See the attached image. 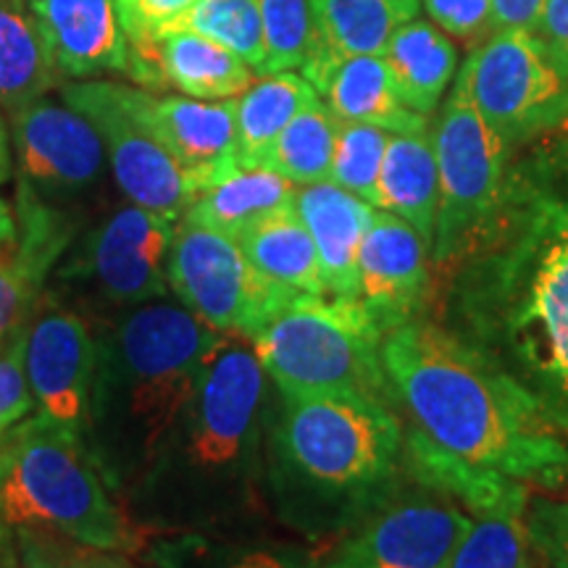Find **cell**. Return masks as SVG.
Masks as SVG:
<instances>
[{
  "label": "cell",
  "mask_w": 568,
  "mask_h": 568,
  "mask_svg": "<svg viewBox=\"0 0 568 568\" xmlns=\"http://www.w3.org/2000/svg\"><path fill=\"white\" fill-rule=\"evenodd\" d=\"M389 397L432 443L521 485L564 487L568 439L535 397L443 326L414 322L382 337Z\"/></svg>",
  "instance_id": "1"
},
{
  "label": "cell",
  "mask_w": 568,
  "mask_h": 568,
  "mask_svg": "<svg viewBox=\"0 0 568 568\" xmlns=\"http://www.w3.org/2000/svg\"><path fill=\"white\" fill-rule=\"evenodd\" d=\"M471 253L453 293L456 335L514 376L568 439V201L539 197Z\"/></svg>",
  "instance_id": "2"
},
{
  "label": "cell",
  "mask_w": 568,
  "mask_h": 568,
  "mask_svg": "<svg viewBox=\"0 0 568 568\" xmlns=\"http://www.w3.org/2000/svg\"><path fill=\"white\" fill-rule=\"evenodd\" d=\"M224 337L169 295L119 314L98 345L88 435L98 466L126 479L161 458L205 358Z\"/></svg>",
  "instance_id": "3"
},
{
  "label": "cell",
  "mask_w": 568,
  "mask_h": 568,
  "mask_svg": "<svg viewBox=\"0 0 568 568\" xmlns=\"http://www.w3.org/2000/svg\"><path fill=\"white\" fill-rule=\"evenodd\" d=\"M98 468L74 432L42 416L13 426L0 443V521L55 531L90 550H132L138 535Z\"/></svg>",
  "instance_id": "4"
},
{
  "label": "cell",
  "mask_w": 568,
  "mask_h": 568,
  "mask_svg": "<svg viewBox=\"0 0 568 568\" xmlns=\"http://www.w3.org/2000/svg\"><path fill=\"white\" fill-rule=\"evenodd\" d=\"M276 443L287 466L329 497L366 500L400 468L403 429L387 400L361 393L282 395Z\"/></svg>",
  "instance_id": "5"
},
{
  "label": "cell",
  "mask_w": 568,
  "mask_h": 568,
  "mask_svg": "<svg viewBox=\"0 0 568 568\" xmlns=\"http://www.w3.org/2000/svg\"><path fill=\"white\" fill-rule=\"evenodd\" d=\"M382 337L355 297L295 295L251 345L282 395L361 393L389 403Z\"/></svg>",
  "instance_id": "6"
},
{
  "label": "cell",
  "mask_w": 568,
  "mask_h": 568,
  "mask_svg": "<svg viewBox=\"0 0 568 568\" xmlns=\"http://www.w3.org/2000/svg\"><path fill=\"white\" fill-rule=\"evenodd\" d=\"M432 142L439 174L432 261L447 266L479 245L500 211L508 145L477 111L460 77L447 95Z\"/></svg>",
  "instance_id": "7"
},
{
  "label": "cell",
  "mask_w": 568,
  "mask_h": 568,
  "mask_svg": "<svg viewBox=\"0 0 568 568\" xmlns=\"http://www.w3.org/2000/svg\"><path fill=\"white\" fill-rule=\"evenodd\" d=\"M169 290L211 329L245 343L297 295L255 272L237 240L184 219L169 255Z\"/></svg>",
  "instance_id": "8"
},
{
  "label": "cell",
  "mask_w": 568,
  "mask_h": 568,
  "mask_svg": "<svg viewBox=\"0 0 568 568\" xmlns=\"http://www.w3.org/2000/svg\"><path fill=\"white\" fill-rule=\"evenodd\" d=\"M63 103L80 111L101 134L116 184L134 205L180 222L197 190L169 155L148 119L151 92L119 82H77L61 88Z\"/></svg>",
  "instance_id": "9"
},
{
  "label": "cell",
  "mask_w": 568,
  "mask_h": 568,
  "mask_svg": "<svg viewBox=\"0 0 568 568\" xmlns=\"http://www.w3.org/2000/svg\"><path fill=\"white\" fill-rule=\"evenodd\" d=\"M458 77L506 145L556 130L568 119V77L535 32H493L468 55Z\"/></svg>",
  "instance_id": "10"
},
{
  "label": "cell",
  "mask_w": 568,
  "mask_h": 568,
  "mask_svg": "<svg viewBox=\"0 0 568 568\" xmlns=\"http://www.w3.org/2000/svg\"><path fill=\"white\" fill-rule=\"evenodd\" d=\"M176 222L159 213L124 205L90 234L80 258L67 274H77L95 290L98 297L116 308L166 297L169 255H172Z\"/></svg>",
  "instance_id": "11"
},
{
  "label": "cell",
  "mask_w": 568,
  "mask_h": 568,
  "mask_svg": "<svg viewBox=\"0 0 568 568\" xmlns=\"http://www.w3.org/2000/svg\"><path fill=\"white\" fill-rule=\"evenodd\" d=\"M245 339L224 337L205 358L195 393L184 408L187 458L197 468L237 460L264 395V366Z\"/></svg>",
  "instance_id": "12"
},
{
  "label": "cell",
  "mask_w": 568,
  "mask_h": 568,
  "mask_svg": "<svg viewBox=\"0 0 568 568\" xmlns=\"http://www.w3.org/2000/svg\"><path fill=\"white\" fill-rule=\"evenodd\" d=\"M24 368L38 416L88 443L98 343L82 316L67 308L42 311L27 324Z\"/></svg>",
  "instance_id": "13"
},
{
  "label": "cell",
  "mask_w": 568,
  "mask_h": 568,
  "mask_svg": "<svg viewBox=\"0 0 568 568\" xmlns=\"http://www.w3.org/2000/svg\"><path fill=\"white\" fill-rule=\"evenodd\" d=\"M19 176L34 195H74L103 172L101 134L71 105L45 95L9 111Z\"/></svg>",
  "instance_id": "14"
},
{
  "label": "cell",
  "mask_w": 568,
  "mask_h": 568,
  "mask_svg": "<svg viewBox=\"0 0 568 568\" xmlns=\"http://www.w3.org/2000/svg\"><path fill=\"white\" fill-rule=\"evenodd\" d=\"M471 524L447 503L408 497L368 516L316 568H445Z\"/></svg>",
  "instance_id": "15"
},
{
  "label": "cell",
  "mask_w": 568,
  "mask_h": 568,
  "mask_svg": "<svg viewBox=\"0 0 568 568\" xmlns=\"http://www.w3.org/2000/svg\"><path fill=\"white\" fill-rule=\"evenodd\" d=\"M429 245L395 213L374 211L358 251V301L382 335L418 318L429 297Z\"/></svg>",
  "instance_id": "16"
},
{
  "label": "cell",
  "mask_w": 568,
  "mask_h": 568,
  "mask_svg": "<svg viewBox=\"0 0 568 568\" xmlns=\"http://www.w3.org/2000/svg\"><path fill=\"white\" fill-rule=\"evenodd\" d=\"M148 119L197 195L224 180L237 163V111L230 101L148 95Z\"/></svg>",
  "instance_id": "17"
},
{
  "label": "cell",
  "mask_w": 568,
  "mask_h": 568,
  "mask_svg": "<svg viewBox=\"0 0 568 568\" xmlns=\"http://www.w3.org/2000/svg\"><path fill=\"white\" fill-rule=\"evenodd\" d=\"M63 80L126 74L116 0H27Z\"/></svg>",
  "instance_id": "18"
},
{
  "label": "cell",
  "mask_w": 568,
  "mask_h": 568,
  "mask_svg": "<svg viewBox=\"0 0 568 568\" xmlns=\"http://www.w3.org/2000/svg\"><path fill=\"white\" fill-rule=\"evenodd\" d=\"M17 224V240L0 247V339L30 322L42 284L69 240L61 213L27 187H21Z\"/></svg>",
  "instance_id": "19"
},
{
  "label": "cell",
  "mask_w": 568,
  "mask_h": 568,
  "mask_svg": "<svg viewBox=\"0 0 568 568\" xmlns=\"http://www.w3.org/2000/svg\"><path fill=\"white\" fill-rule=\"evenodd\" d=\"M295 211L314 237L326 295L358 301V251L374 219V205L332 180L295 190Z\"/></svg>",
  "instance_id": "20"
},
{
  "label": "cell",
  "mask_w": 568,
  "mask_h": 568,
  "mask_svg": "<svg viewBox=\"0 0 568 568\" xmlns=\"http://www.w3.org/2000/svg\"><path fill=\"white\" fill-rule=\"evenodd\" d=\"M418 11L422 0H311L314 42L301 74L308 80L335 61L382 55L393 34Z\"/></svg>",
  "instance_id": "21"
},
{
  "label": "cell",
  "mask_w": 568,
  "mask_h": 568,
  "mask_svg": "<svg viewBox=\"0 0 568 568\" xmlns=\"http://www.w3.org/2000/svg\"><path fill=\"white\" fill-rule=\"evenodd\" d=\"M337 122L374 124L387 132H422L426 116L410 111L397 95L395 80L382 55H353L308 77Z\"/></svg>",
  "instance_id": "22"
},
{
  "label": "cell",
  "mask_w": 568,
  "mask_h": 568,
  "mask_svg": "<svg viewBox=\"0 0 568 568\" xmlns=\"http://www.w3.org/2000/svg\"><path fill=\"white\" fill-rule=\"evenodd\" d=\"M400 460L416 481L450 497H458L477 516L529 508L527 485L495 471V468H481L471 460L456 456V453L445 450L443 445L432 443L418 429L408 432Z\"/></svg>",
  "instance_id": "23"
},
{
  "label": "cell",
  "mask_w": 568,
  "mask_h": 568,
  "mask_svg": "<svg viewBox=\"0 0 568 568\" xmlns=\"http://www.w3.org/2000/svg\"><path fill=\"white\" fill-rule=\"evenodd\" d=\"M439 209V174L432 132H393L379 172V211L395 213L432 247Z\"/></svg>",
  "instance_id": "24"
},
{
  "label": "cell",
  "mask_w": 568,
  "mask_h": 568,
  "mask_svg": "<svg viewBox=\"0 0 568 568\" xmlns=\"http://www.w3.org/2000/svg\"><path fill=\"white\" fill-rule=\"evenodd\" d=\"M255 272L276 287L297 295H326L314 237L305 230L295 205L255 222L237 237Z\"/></svg>",
  "instance_id": "25"
},
{
  "label": "cell",
  "mask_w": 568,
  "mask_h": 568,
  "mask_svg": "<svg viewBox=\"0 0 568 568\" xmlns=\"http://www.w3.org/2000/svg\"><path fill=\"white\" fill-rule=\"evenodd\" d=\"M382 59L387 61L400 101L422 116L437 109L458 71V51L450 34L418 17L393 34Z\"/></svg>",
  "instance_id": "26"
},
{
  "label": "cell",
  "mask_w": 568,
  "mask_h": 568,
  "mask_svg": "<svg viewBox=\"0 0 568 568\" xmlns=\"http://www.w3.org/2000/svg\"><path fill=\"white\" fill-rule=\"evenodd\" d=\"M295 184L261 166H237L211 184L184 213V222L216 230L237 240L268 213L295 205Z\"/></svg>",
  "instance_id": "27"
},
{
  "label": "cell",
  "mask_w": 568,
  "mask_h": 568,
  "mask_svg": "<svg viewBox=\"0 0 568 568\" xmlns=\"http://www.w3.org/2000/svg\"><path fill=\"white\" fill-rule=\"evenodd\" d=\"M63 84L27 0H0V105L17 109Z\"/></svg>",
  "instance_id": "28"
},
{
  "label": "cell",
  "mask_w": 568,
  "mask_h": 568,
  "mask_svg": "<svg viewBox=\"0 0 568 568\" xmlns=\"http://www.w3.org/2000/svg\"><path fill=\"white\" fill-rule=\"evenodd\" d=\"M161 59L169 88L197 101H230L255 82V71L237 53L195 32H163Z\"/></svg>",
  "instance_id": "29"
},
{
  "label": "cell",
  "mask_w": 568,
  "mask_h": 568,
  "mask_svg": "<svg viewBox=\"0 0 568 568\" xmlns=\"http://www.w3.org/2000/svg\"><path fill=\"white\" fill-rule=\"evenodd\" d=\"M318 92L297 71H276L255 80L243 95L234 98L237 111V163L258 166L261 155L280 132L301 113Z\"/></svg>",
  "instance_id": "30"
},
{
  "label": "cell",
  "mask_w": 568,
  "mask_h": 568,
  "mask_svg": "<svg viewBox=\"0 0 568 568\" xmlns=\"http://www.w3.org/2000/svg\"><path fill=\"white\" fill-rule=\"evenodd\" d=\"M337 124L335 113L326 109L322 98H316L284 126L280 138L261 155L258 166L284 176L295 187L326 182L335 155Z\"/></svg>",
  "instance_id": "31"
},
{
  "label": "cell",
  "mask_w": 568,
  "mask_h": 568,
  "mask_svg": "<svg viewBox=\"0 0 568 568\" xmlns=\"http://www.w3.org/2000/svg\"><path fill=\"white\" fill-rule=\"evenodd\" d=\"M195 32L237 53L255 74L266 59L264 24L255 0H195V6L163 32ZM161 32V34H163Z\"/></svg>",
  "instance_id": "32"
},
{
  "label": "cell",
  "mask_w": 568,
  "mask_h": 568,
  "mask_svg": "<svg viewBox=\"0 0 568 568\" xmlns=\"http://www.w3.org/2000/svg\"><path fill=\"white\" fill-rule=\"evenodd\" d=\"M527 510H497L471 524L445 568H531Z\"/></svg>",
  "instance_id": "33"
},
{
  "label": "cell",
  "mask_w": 568,
  "mask_h": 568,
  "mask_svg": "<svg viewBox=\"0 0 568 568\" xmlns=\"http://www.w3.org/2000/svg\"><path fill=\"white\" fill-rule=\"evenodd\" d=\"M389 134L393 132L374 124H337L329 180L374 209H379V172Z\"/></svg>",
  "instance_id": "34"
},
{
  "label": "cell",
  "mask_w": 568,
  "mask_h": 568,
  "mask_svg": "<svg viewBox=\"0 0 568 568\" xmlns=\"http://www.w3.org/2000/svg\"><path fill=\"white\" fill-rule=\"evenodd\" d=\"M264 24L266 59L258 77L301 69L314 42L311 0H255Z\"/></svg>",
  "instance_id": "35"
},
{
  "label": "cell",
  "mask_w": 568,
  "mask_h": 568,
  "mask_svg": "<svg viewBox=\"0 0 568 568\" xmlns=\"http://www.w3.org/2000/svg\"><path fill=\"white\" fill-rule=\"evenodd\" d=\"M161 568H316L293 556L274 550H213L211 545L187 542L169 545L159 552Z\"/></svg>",
  "instance_id": "36"
},
{
  "label": "cell",
  "mask_w": 568,
  "mask_h": 568,
  "mask_svg": "<svg viewBox=\"0 0 568 568\" xmlns=\"http://www.w3.org/2000/svg\"><path fill=\"white\" fill-rule=\"evenodd\" d=\"M30 324V322H27ZM27 324L0 339V443L30 414L34 400L24 368Z\"/></svg>",
  "instance_id": "37"
},
{
  "label": "cell",
  "mask_w": 568,
  "mask_h": 568,
  "mask_svg": "<svg viewBox=\"0 0 568 568\" xmlns=\"http://www.w3.org/2000/svg\"><path fill=\"white\" fill-rule=\"evenodd\" d=\"M529 545L550 568H568V500H535L527 510Z\"/></svg>",
  "instance_id": "38"
},
{
  "label": "cell",
  "mask_w": 568,
  "mask_h": 568,
  "mask_svg": "<svg viewBox=\"0 0 568 568\" xmlns=\"http://www.w3.org/2000/svg\"><path fill=\"white\" fill-rule=\"evenodd\" d=\"M432 24L456 40H485L495 32L493 0H422Z\"/></svg>",
  "instance_id": "39"
},
{
  "label": "cell",
  "mask_w": 568,
  "mask_h": 568,
  "mask_svg": "<svg viewBox=\"0 0 568 568\" xmlns=\"http://www.w3.org/2000/svg\"><path fill=\"white\" fill-rule=\"evenodd\" d=\"M21 568H109L92 558H82L51 542L42 529H19Z\"/></svg>",
  "instance_id": "40"
},
{
  "label": "cell",
  "mask_w": 568,
  "mask_h": 568,
  "mask_svg": "<svg viewBox=\"0 0 568 568\" xmlns=\"http://www.w3.org/2000/svg\"><path fill=\"white\" fill-rule=\"evenodd\" d=\"M195 6V0H116L122 27H145L161 34L182 19Z\"/></svg>",
  "instance_id": "41"
},
{
  "label": "cell",
  "mask_w": 568,
  "mask_h": 568,
  "mask_svg": "<svg viewBox=\"0 0 568 568\" xmlns=\"http://www.w3.org/2000/svg\"><path fill=\"white\" fill-rule=\"evenodd\" d=\"M535 34L545 42V51L560 74L568 77V0L545 3Z\"/></svg>",
  "instance_id": "42"
},
{
  "label": "cell",
  "mask_w": 568,
  "mask_h": 568,
  "mask_svg": "<svg viewBox=\"0 0 568 568\" xmlns=\"http://www.w3.org/2000/svg\"><path fill=\"white\" fill-rule=\"evenodd\" d=\"M545 3H548V0H493L495 32H503V30L537 32Z\"/></svg>",
  "instance_id": "43"
},
{
  "label": "cell",
  "mask_w": 568,
  "mask_h": 568,
  "mask_svg": "<svg viewBox=\"0 0 568 568\" xmlns=\"http://www.w3.org/2000/svg\"><path fill=\"white\" fill-rule=\"evenodd\" d=\"M17 232H19V224H17V216H13V211L9 209V203L0 197V247L11 245L13 240H17Z\"/></svg>",
  "instance_id": "44"
},
{
  "label": "cell",
  "mask_w": 568,
  "mask_h": 568,
  "mask_svg": "<svg viewBox=\"0 0 568 568\" xmlns=\"http://www.w3.org/2000/svg\"><path fill=\"white\" fill-rule=\"evenodd\" d=\"M11 176V142L9 130H6L3 119H0V184L9 182Z\"/></svg>",
  "instance_id": "45"
},
{
  "label": "cell",
  "mask_w": 568,
  "mask_h": 568,
  "mask_svg": "<svg viewBox=\"0 0 568 568\" xmlns=\"http://www.w3.org/2000/svg\"><path fill=\"white\" fill-rule=\"evenodd\" d=\"M3 531H6V524L0 521V550H3Z\"/></svg>",
  "instance_id": "46"
},
{
  "label": "cell",
  "mask_w": 568,
  "mask_h": 568,
  "mask_svg": "<svg viewBox=\"0 0 568 568\" xmlns=\"http://www.w3.org/2000/svg\"><path fill=\"white\" fill-rule=\"evenodd\" d=\"M566 489H564V493H566V500H568V481H566V485H564Z\"/></svg>",
  "instance_id": "47"
},
{
  "label": "cell",
  "mask_w": 568,
  "mask_h": 568,
  "mask_svg": "<svg viewBox=\"0 0 568 568\" xmlns=\"http://www.w3.org/2000/svg\"><path fill=\"white\" fill-rule=\"evenodd\" d=\"M6 568H13V566H6Z\"/></svg>",
  "instance_id": "48"
}]
</instances>
